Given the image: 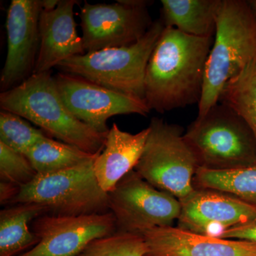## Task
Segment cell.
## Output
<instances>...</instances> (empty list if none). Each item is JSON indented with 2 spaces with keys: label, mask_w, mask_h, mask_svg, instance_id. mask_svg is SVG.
<instances>
[{
  "label": "cell",
  "mask_w": 256,
  "mask_h": 256,
  "mask_svg": "<svg viewBox=\"0 0 256 256\" xmlns=\"http://www.w3.org/2000/svg\"><path fill=\"white\" fill-rule=\"evenodd\" d=\"M222 0H162L161 20L165 28L190 36L213 38Z\"/></svg>",
  "instance_id": "17"
},
{
  "label": "cell",
  "mask_w": 256,
  "mask_h": 256,
  "mask_svg": "<svg viewBox=\"0 0 256 256\" xmlns=\"http://www.w3.org/2000/svg\"><path fill=\"white\" fill-rule=\"evenodd\" d=\"M21 188L14 184L0 181V204H12L20 193Z\"/></svg>",
  "instance_id": "26"
},
{
  "label": "cell",
  "mask_w": 256,
  "mask_h": 256,
  "mask_svg": "<svg viewBox=\"0 0 256 256\" xmlns=\"http://www.w3.org/2000/svg\"><path fill=\"white\" fill-rule=\"evenodd\" d=\"M60 0H43L42 1V10H54L58 6Z\"/></svg>",
  "instance_id": "27"
},
{
  "label": "cell",
  "mask_w": 256,
  "mask_h": 256,
  "mask_svg": "<svg viewBox=\"0 0 256 256\" xmlns=\"http://www.w3.org/2000/svg\"><path fill=\"white\" fill-rule=\"evenodd\" d=\"M100 153L90 154L76 146L54 140L47 136L32 146L25 156L37 174H42L73 168L95 159Z\"/></svg>",
  "instance_id": "20"
},
{
  "label": "cell",
  "mask_w": 256,
  "mask_h": 256,
  "mask_svg": "<svg viewBox=\"0 0 256 256\" xmlns=\"http://www.w3.org/2000/svg\"><path fill=\"white\" fill-rule=\"evenodd\" d=\"M76 0H60L54 10H42L40 16V48L35 73L50 72L64 60L86 54L74 20Z\"/></svg>",
  "instance_id": "15"
},
{
  "label": "cell",
  "mask_w": 256,
  "mask_h": 256,
  "mask_svg": "<svg viewBox=\"0 0 256 256\" xmlns=\"http://www.w3.org/2000/svg\"><path fill=\"white\" fill-rule=\"evenodd\" d=\"M144 150L134 171L158 190L178 200L194 190L198 163L184 138V129L153 118Z\"/></svg>",
  "instance_id": "6"
},
{
  "label": "cell",
  "mask_w": 256,
  "mask_h": 256,
  "mask_svg": "<svg viewBox=\"0 0 256 256\" xmlns=\"http://www.w3.org/2000/svg\"><path fill=\"white\" fill-rule=\"evenodd\" d=\"M184 138L198 168L228 170L256 163V141L252 130L235 111L220 102L197 117Z\"/></svg>",
  "instance_id": "5"
},
{
  "label": "cell",
  "mask_w": 256,
  "mask_h": 256,
  "mask_svg": "<svg viewBox=\"0 0 256 256\" xmlns=\"http://www.w3.org/2000/svg\"><path fill=\"white\" fill-rule=\"evenodd\" d=\"M148 252L140 234L117 232L92 240L76 256H146Z\"/></svg>",
  "instance_id": "23"
},
{
  "label": "cell",
  "mask_w": 256,
  "mask_h": 256,
  "mask_svg": "<svg viewBox=\"0 0 256 256\" xmlns=\"http://www.w3.org/2000/svg\"><path fill=\"white\" fill-rule=\"evenodd\" d=\"M54 77L67 108L97 132H108V120L114 116H146L151 111L141 99L114 92L82 77L64 72Z\"/></svg>",
  "instance_id": "10"
},
{
  "label": "cell",
  "mask_w": 256,
  "mask_h": 256,
  "mask_svg": "<svg viewBox=\"0 0 256 256\" xmlns=\"http://www.w3.org/2000/svg\"><path fill=\"white\" fill-rule=\"evenodd\" d=\"M149 132V128H146L132 134L121 130L116 124L110 128L105 146L94 163L98 182L106 193L112 191L126 174L134 170Z\"/></svg>",
  "instance_id": "16"
},
{
  "label": "cell",
  "mask_w": 256,
  "mask_h": 256,
  "mask_svg": "<svg viewBox=\"0 0 256 256\" xmlns=\"http://www.w3.org/2000/svg\"><path fill=\"white\" fill-rule=\"evenodd\" d=\"M146 256H256V244L207 236L173 226L156 227L142 234Z\"/></svg>",
  "instance_id": "14"
},
{
  "label": "cell",
  "mask_w": 256,
  "mask_h": 256,
  "mask_svg": "<svg viewBox=\"0 0 256 256\" xmlns=\"http://www.w3.org/2000/svg\"><path fill=\"white\" fill-rule=\"evenodd\" d=\"M96 158L62 171L37 174L21 188L12 204H40L48 208V214L64 216L110 212L108 194L101 188L94 173Z\"/></svg>",
  "instance_id": "7"
},
{
  "label": "cell",
  "mask_w": 256,
  "mask_h": 256,
  "mask_svg": "<svg viewBox=\"0 0 256 256\" xmlns=\"http://www.w3.org/2000/svg\"><path fill=\"white\" fill-rule=\"evenodd\" d=\"M194 186L226 192L256 208V163L228 170L198 168Z\"/></svg>",
  "instance_id": "19"
},
{
  "label": "cell",
  "mask_w": 256,
  "mask_h": 256,
  "mask_svg": "<svg viewBox=\"0 0 256 256\" xmlns=\"http://www.w3.org/2000/svg\"><path fill=\"white\" fill-rule=\"evenodd\" d=\"M164 28L161 18L156 20L136 44L75 56L62 62L57 68L144 100L146 66Z\"/></svg>",
  "instance_id": "4"
},
{
  "label": "cell",
  "mask_w": 256,
  "mask_h": 256,
  "mask_svg": "<svg viewBox=\"0 0 256 256\" xmlns=\"http://www.w3.org/2000/svg\"><path fill=\"white\" fill-rule=\"evenodd\" d=\"M220 238L238 239L256 244V220L228 229L224 232Z\"/></svg>",
  "instance_id": "25"
},
{
  "label": "cell",
  "mask_w": 256,
  "mask_h": 256,
  "mask_svg": "<svg viewBox=\"0 0 256 256\" xmlns=\"http://www.w3.org/2000/svg\"><path fill=\"white\" fill-rule=\"evenodd\" d=\"M31 228L38 242L18 256H76L92 240L118 230L110 210L78 216L43 215L33 220Z\"/></svg>",
  "instance_id": "11"
},
{
  "label": "cell",
  "mask_w": 256,
  "mask_h": 256,
  "mask_svg": "<svg viewBox=\"0 0 256 256\" xmlns=\"http://www.w3.org/2000/svg\"><path fill=\"white\" fill-rule=\"evenodd\" d=\"M151 4L144 0L94 4L84 2L79 16L86 53L130 46L139 41L153 23L148 11Z\"/></svg>",
  "instance_id": "9"
},
{
  "label": "cell",
  "mask_w": 256,
  "mask_h": 256,
  "mask_svg": "<svg viewBox=\"0 0 256 256\" xmlns=\"http://www.w3.org/2000/svg\"><path fill=\"white\" fill-rule=\"evenodd\" d=\"M48 214L46 206L26 202L0 212V256H18L33 248L38 238L30 225L38 217Z\"/></svg>",
  "instance_id": "18"
},
{
  "label": "cell",
  "mask_w": 256,
  "mask_h": 256,
  "mask_svg": "<svg viewBox=\"0 0 256 256\" xmlns=\"http://www.w3.org/2000/svg\"><path fill=\"white\" fill-rule=\"evenodd\" d=\"M218 102L230 108L244 119L256 141V60L227 82Z\"/></svg>",
  "instance_id": "21"
},
{
  "label": "cell",
  "mask_w": 256,
  "mask_h": 256,
  "mask_svg": "<svg viewBox=\"0 0 256 256\" xmlns=\"http://www.w3.org/2000/svg\"><path fill=\"white\" fill-rule=\"evenodd\" d=\"M2 110L21 116L60 142L92 154L104 150L108 133H100L67 108L50 72L35 73L0 94Z\"/></svg>",
  "instance_id": "2"
},
{
  "label": "cell",
  "mask_w": 256,
  "mask_h": 256,
  "mask_svg": "<svg viewBox=\"0 0 256 256\" xmlns=\"http://www.w3.org/2000/svg\"><path fill=\"white\" fill-rule=\"evenodd\" d=\"M250 3H252V6H254V9H255L256 12V0H252V1H250Z\"/></svg>",
  "instance_id": "28"
},
{
  "label": "cell",
  "mask_w": 256,
  "mask_h": 256,
  "mask_svg": "<svg viewBox=\"0 0 256 256\" xmlns=\"http://www.w3.org/2000/svg\"><path fill=\"white\" fill-rule=\"evenodd\" d=\"M47 137L42 130L33 127L18 114L1 110L0 112V142L24 154Z\"/></svg>",
  "instance_id": "22"
},
{
  "label": "cell",
  "mask_w": 256,
  "mask_h": 256,
  "mask_svg": "<svg viewBox=\"0 0 256 256\" xmlns=\"http://www.w3.org/2000/svg\"><path fill=\"white\" fill-rule=\"evenodd\" d=\"M180 202L178 228L192 233L220 238L228 229L256 220V208L220 190L194 188Z\"/></svg>",
  "instance_id": "13"
},
{
  "label": "cell",
  "mask_w": 256,
  "mask_h": 256,
  "mask_svg": "<svg viewBox=\"0 0 256 256\" xmlns=\"http://www.w3.org/2000/svg\"><path fill=\"white\" fill-rule=\"evenodd\" d=\"M36 175V172L24 154L0 142V181L22 188L32 182Z\"/></svg>",
  "instance_id": "24"
},
{
  "label": "cell",
  "mask_w": 256,
  "mask_h": 256,
  "mask_svg": "<svg viewBox=\"0 0 256 256\" xmlns=\"http://www.w3.org/2000/svg\"><path fill=\"white\" fill-rule=\"evenodd\" d=\"M108 194L117 232L142 235L156 227L172 226L181 212L178 198L152 186L134 170Z\"/></svg>",
  "instance_id": "8"
},
{
  "label": "cell",
  "mask_w": 256,
  "mask_h": 256,
  "mask_svg": "<svg viewBox=\"0 0 256 256\" xmlns=\"http://www.w3.org/2000/svg\"><path fill=\"white\" fill-rule=\"evenodd\" d=\"M212 42L164 28L146 66L144 101L150 110L162 114L198 104Z\"/></svg>",
  "instance_id": "1"
},
{
  "label": "cell",
  "mask_w": 256,
  "mask_h": 256,
  "mask_svg": "<svg viewBox=\"0 0 256 256\" xmlns=\"http://www.w3.org/2000/svg\"><path fill=\"white\" fill-rule=\"evenodd\" d=\"M256 60V12L250 1L222 0L197 117L218 104L229 80Z\"/></svg>",
  "instance_id": "3"
},
{
  "label": "cell",
  "mask_w": 256,
  "mask_h": 256,
  "mask_svg": "<svg viewBox=\"0 0 256 256\" xmlns=\"http://www.w3.org/2000/svg\"><path fill=\"white\" fill-rule=\"evenodd\" d=\"M42 10L40 0H12L10 3L6 21L8 53L0 76L2 92L34 74L40 48L38 22Z\"/></svg>",
  "instance_id": "12"
}]
</instances>
